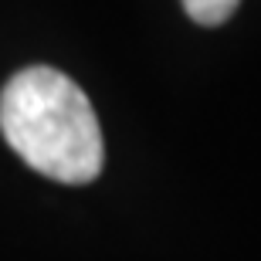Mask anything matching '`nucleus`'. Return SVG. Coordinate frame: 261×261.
<instances>
[{"mask_svg":"<svg viewBox=\"0 0 261 261\" xmlns=\"http://www.w3.org/2000/svg\"><path fill=\"white\" fill-rule=\"evenodd\" d=\"M180 4H184V10L197 20V24L217 28V24H224V20L238 10L241 0H180Z\"/></svg>","mask_w":261,"mask_h":261,"instance_id":"obj_2","label":"nucleus"},{"mask_svg":"<svg viewBox=\"0 0 261 261\" xmlns=\"http://www.w3.org/2000/svg\"><path fill=\"white\" fill-rule=\"evenodd\" d=\"M0 129L10 149L58 184H92L106 163L102 126L88 95L58 68L34 65L0 92Z\"/></svg>","mask_w":261,"mask_h":261,"instance_id":"obj_1","label":"nucleus"}]
</instances>
